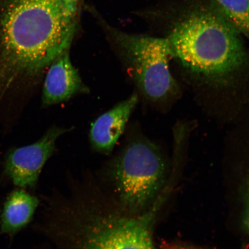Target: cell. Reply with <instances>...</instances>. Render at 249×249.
Returning <instances> with one entry per match:
<instances>
[{"label": "cell", "mask_w": 249, "mask_h": 249, "mask_svg": "<svg viewBox=\"0 0 249 249\" xmlns=\"http://www.w3.org/2000/svg\"><path fill=\"white\" fill-rule=\"evenodd\" d=\"M84 0H0V48L45 71L70 51Z\"/></svg>", "instance_id": "obj_1"}, {"label": "cell", "mask_w": 249, "mask_h": 249, "mask_svg": "<svg viewBox=\"0 0 249 249\" xmlns=\"http://www.w3.org/2000/svg\"><path fill=\"white\" fill-rule=\"evenodd\" d=\"M239 34L217 11L197 9L177 22L167 39L186 68L218 76L239 70L247 60Z\"/></svg>", "instance_id": "obj_2"}, {"label": "cell", "mask_w": 249, "mask_h": 249, "mask_svg": "<svg viewBox=\"0 0 249 249\" xmlns=\"http://www.w3.org/2000/svg\"><path fill=\"white\" fill-rule=\"evenodd\" d=\"M98 18L130 79L144 97L160 101L175 89L169 62L174 54L167 38L125 33Z\"/></svg>", "instance_id": "obj_3"}, {"label": "cell", "mask_w": 249, "mask_h": 249, "mask_svg": "<svg viewBox=\"0 0 249 249\" xmlns=\"http://www.w3.org/2000/svg\"><path fill=\"white\" fill-rule=\"evenodd\" d=\"M114 177L121 200L139 211L156 197L164 179L165 166L159 149L148 140L132 139L114 161Z\"/></svg>", "instance_id": "obj_4"}, {"label": "cell", "mask_w": 249, "mask_h": 249, "mask_svg": "<svg viewBox=\"0 0 249 249\" xmlns=\"http://www.w3.org/2000/svg\"><path fill=\"white\" fill-rule=\"evenodd\" d=\"M158 207L138 217L99 218L86 229L82 249H156L152 228Z\"/></svg>", "instance_id": "obj_5"}, {"label": "cell", "mask_w": 249, "mask_h": 249, "mask_svg": "<svg viewBox=\"0 0 249 249\" xmlns=\"http://www.w3.org/2000/svg\"><path fill=\"white\" fill-rule=\"evenodd\" d=\"M71 130L54 126L33 144L9 149L1 164L0 185L9 182L15 188H35L43 167L55 151L56 142Z\"/></svg>", "instance_id": "obj_6"}, {"label": "cell", "mask_w": 249, "mask_h": 249, "mask_svg": "<svg viewBox=\"0 0 249 249\" xmlns=\"http://www.w3.org/2000/svg\"><path fill=\"white\" fill-rule=\"evenodd\" d=\"M79 71L71 63L70 51L56 57L49 67L43 83L42 107H49L69 101L81 93H89Z\"/></svg>", "instance_id": "obj_7"}, {"label": "cell", "mask_w": 249, "mask_h": 249, "mask_svg": "<svg viewBox=\"0 0 249 249\" xmlns=\"http://www.w3.org/2000/svg\"><path fill=\"white\" fill-rule=\"evenodd\" d=\"M139 102L138 93H133L99 117L91 126L90 142L96 151L110 153L122 136L129 118Z\"/></svg>", "instance_id": "obj_8"}, {"label": "cell", "mask_w": 249, "mask_h": 249, "mask_svg": "<svg viewBox=\"0 0 249 249\" xmlns=\"http://www.w3.org/2000/svg\"><path fill=\"white\" fill-rule=\"evenodd\" d=\"M39 205L36 196L16 188L7 195L0 210V235L13 238L33 220Z\"/></svg>", "instance_id": "obj_9"}, {"label": "cell", "mask_w": 249, "mask_h": 249, "mask_svg": "<svg viewBox=\"0 0 249 249\" xmlns=\"http://www.w3.org/2000/svg\"><path fill=\"white\" fill-rule=\"evenodd\" d=\"M217 11L239 34L249 38V0H215Z\"/></svg>", "instance_id": "obj_10"}, {"label": "cell", "mask_w": 249, "mask_h": 249, "mask_svg": "<svg viewBox=\"0 0 249 249\" xmlns=\"http://www.w3.org/2000/svg\"><path fill=\"white\" fill-rule=\"evenodd\" d=\"M244 223L246 230L249 233V186L245 195Z\"/></svg>", "instance_id": "obj_11"}, {"label": "cell", "mask_w": 249, "mask_h": 249, "mask_svg": "<svg viewBox=\"0 0 249 249\" xmlns=\"http://www.w3.org/2000/svg\"><path fill=\"white\" fill-rule=\"evenodd\" d=\"M165 249H195L194 248L181 247V246H172V247H167Z\"/></svg>", "instance_id": "obj_12"}]
</instances>
